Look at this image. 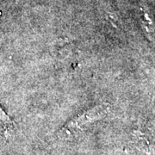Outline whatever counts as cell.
Here are the masks:
<instances>
[{
    "label": "cell",
    "mask_w": 155,
    "mask_h": 155,
    "mask_svg": "<svg viewBox=\"0 0 155 155\" xmlns=\"http://www.w3.org/2000/svg\"><path fill=\"white\" fill-rule=\"evenodd\" d=\"M110 110V106L101 104L84 111L71 119L62 127L59 132V137L61 139H73L77 137L79 134L85 131L91 125L103 119Z\"/></svg>",
    "instance_id": "cell-1"
},
{
    "label": "cell",
    "mask_w": 155,
    "mask_h": 155,
    "mask_svg": "<svg viewBox=\"0 0 155 155\" xmlns=\"http://www.w3.org/2000/svg\"><path fill=\"white\" fill-rule=\"evenodd\" d=\"M16 129L14 121L0 107V137H7Z\"/></svg>",
    "instance_id": "cell-2"
}]
</instances>
